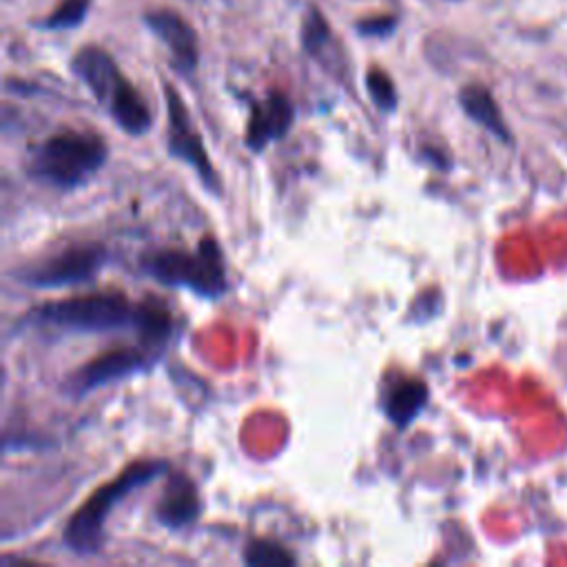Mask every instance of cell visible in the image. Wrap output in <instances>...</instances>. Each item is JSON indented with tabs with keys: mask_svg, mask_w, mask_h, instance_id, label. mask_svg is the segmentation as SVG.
Segmentation results:
<instances>
[{
	"mask_svg": "<svg viewBox=\"0 0 567 567\" xmlns=\"http://www.w3.org/2000/svg\"><path fill=\"white\" fill-rule=\"evenodd\" d=\"M106 264V248L95 241L71 244L51 252L18 272V279L29 288H66L93 281Z\"/></svg>",
	"mask_w": 567,
	"mask_h": 567,
	"instance_id": "8992f818",
	"label": "cell"
},
{
	"mask_svg": "<svg viewBox=\"0 0 567 567\" xmlns=\"http://www.w3.org/2000/svg\"><path fill=\"white\" fill-rule=\"evenodd\" d=\"M301 42H303V49L308 51V55H312L317 62H321L328 71H332L337 75L346 71L343 49L339 47V40L334 38L326 16L317 7H310L303 18Z\"/></svg>",
	"mask_w": 567,
	"mask_h": 567,
	"instance_id": "4fadbf2b",
	"label": "cell"
},
{
	"mask_svg": "<svg viewBox=\"0 0 567 567\" xmlns=\"http://www.w3.org/2000/svg\"><path fill=\"white\" fill-rule=\"evenodd\" d=\"M166 472H168V463L162 461V458L159 461L157 458H144V461H135V463L126 465L115 478L100 485L73 512V516L66 520V525L62 529L64 545L71 551L80 554V556L95 554L102 545L104 520L109 518L111 509L120 501H124L131 492L153 483L157 476H162Z\"/></svg>",
	"mask_w": 567,
	"mask_h": 567,
	"instance_id": "3957f363",
	"label": "cell"
},
{
	"mask_svg": "<svg viewBox=\"0 0 567 567\" xmlns=\"http://www.w3.org/2000/svg\"><path fill=\"white\" fill-rule=\"evenodd\" d=\"M427 396L430 390L421 379L399 377L383 390L381 410L392 425L403 430L423 412Z\"/></svg>",
	"mask_w": 567,
	"mask_h": 567,
	"instance_id": "7c38bea8",
	"label": "cell"
},
{
	"mask_svg": "<svg viewBox=\"0 0 567 567\" xmlns=\"http://www.w3.org/2000/svg\"><path fill=\"white\" fill-rule=\"evenodd\" d=\"M144 20H146V27L166 44L173 66L184 75H190L199 62L195 29L179 13L171 9L148 11Z\"/></svg>",
	"mask_w": 567,
	"mask_h": 567,
	"instance_id": "30bf717a",
	"label": "cell"
},
{
	"mask_svg": "<svg viewBox=\"0 0 567 567\" xmlns=\"http://www.w3.org/2000/svg\"><path fill=\"white\" fill-rule=\"evenodd\" d=\"M458 104L463 109V113L481 124L485 131H489L494 137H498L503 144L512 142V133L507 128V122L494 100V95L489 93L487 86L483 84H465L458 91Z\"/></svg>",
	"mask_w": 567,
	"mask_h": 567,
	"instance_id": "5bb4252c",
	"label": "cell"
},
{
	"mask_svg": "<svg viewBox=\"0 0 567 567\" xmlns=\"http://www.w3.org/2000/svg\"><path fill=\"white\" fill-rule=\"evenodd\" d=\"M157 350L148 346H124L102 352L100 357L86 361L82 368H78L69 381L64 383V390H69L73 396H84L106 383L120 381L128 374L148 370L153 361L157 359Z\"/></svg>",
	"mask_w": 567,
	"mask_h": 567,
	"instance_id": "ba28073f",
	"label": "cell"
},
{
	"mask_svg": "<svg viewBox=\"0 0 567 567\" xmlns=\"http://www.w3.org/2000/svg\"><path fill=\"white\" fill-rule=\"evenodd\" d=\"M71 69L124 133L140 137L151 128L153 115L146 100L122 75L115 60L104 49L95 44L82 47L73 55Z\"/></svg>",
	"mask_w": 567,
	"mask_h": 567,
	"instance_id": "7a4b0ae2",
	"label": "cell"
},
{
	"mask_svg": "<svg viewBox=\"0 0 567 567\" xmlns=\"http://www.w3.org/2000/svg\"><path fill=\"white\" fill-rule=\"evenodd\" d=\"M140 270L168 288H186L204 299H219L228 290L224 255L213 235H204L195 250L159 248L140 257Z\"/></svg>",
	"mask_w": 567,
	"mask_h": 567,
	"instance_id": "277c9868",
	"label": "cell"
},
{
	"mask_svg": "<svg viewBox=\"0 0 567 567\" xmlns=\"http://www.w3.org/2000/svg\"><path fill=\"white\" fill-rule=\"evenodd\" d=\"M109 157L106 142L91 131H60L40 142L29 157V175L49 186L71 190L95 175Z\"/></svg>",
	"mask_w": 567,
	"mask_h": 567,
	"instance_id": "5b68a950",
	"label": "cell"
},
{
	"mask_svg": "<svg viewBox=\"0 0 567 567\" xmlns=\"http://www.w3.org/2000/svg\"><path fill=\"white\" fill-rule=\"evenodd\" d=\"M295 120V106L281 91H270L264 100L250 104L246 124V146L261 153L270 142L281 140Z\"/></svg>",
	"mask_w": 567,
	"mask_h": 567,
	"instance_id": "9c48e42d",
	"label": "cell"
},
{
	"mask_svg": "<svg viewBox=\"0 0 567 567\" xmlns=\"http://www.w3.org/2000/svg\"><path fill=\"white\" fill-rule=\"evenodd\" d=\"M202 498L193 478L184 472H166L162 498L155 507V518L168 529H184L197 520Z\"/></svg>",
	"mask_w": 567,
	"mask_h": 567,
	"instance_id": "8fae6325",
	"label": "cell"
},
{
	"mask_svg": "<svg viewBox=\"0 0 567 567\" xmlns=\"http://www.w3.org/2000/svg\"><path fill=\"white\" fill-rule=\"evenodd\" d=\"M394 24H396V18L392 16H370V18H363L357 22V29L359 33L363 35H374V38H381V35H388L394 31Z\"/></svg>",
	"mask_w": 567,
	"mask_h": 567,
	"instance_id": "ac0fdd59",
	"label": "cell"
},
{
	"mask_svg": "<svg viewBox=\"0 0 567 567\" xmlns=\"http://www.w3.org/2000/svg\"><path fill=\"white\" fill-rule=\"evenodd\" d=\"M24 326H42L62 332L135 330L144 346L162 352L173 334V317L157 303H133L122 292L102 290L42 303L22 317Z\"/></svg>",
	"mask_w": 567,
	"mask_h": 567,
	"instance_id": "6da1fadb",
	"label": "cell"
},
{
	"mask_svg": "<svg viewBox=\"0 0 567 567\" xmlns=\"http://www.w3.org/2000/svg\"><path fill=\"white\" fill-rule=\"evenodd\" d=\"M365 89L381 113H392L399 104V93L392 78L381 66H370L365 73Z\"/></svg>",
	"mask_w": 567,
	"mask_h": 567,
	"instance_id": "2e32d148",
	"label": "cell"
},
{
	"mask_svg": "<svg viewBox=\"0 0 567 567\" xmlns=\"http://www.w3.org/2000/svg\"><path fill=\"white\" fill-rule=\"evenodd\" d=\"M164 97H166V115H168V153L175 159H182L184 164H188L197 173L202 186L208 193L219 195L221 179L208 159L202 135L193 126L190 113H188L182 95L177 93V89L173 84L166 82Z\"/></svg>",
	"mask_w": 567,
	"mask_h": 567,
	"instance_id": "52a82bcc",
	"label": "cell"
},
{
	"mask_svg": "<svg viewBox=\"0 0 567 567\" xmlns=\"http://www.w3.org/2000/svg\"><path fill=\"white\" fill-rule=\"evenodd\" d=\"M89 4H91V0H60L55 11H51L40 22V27L42 29H71V27H78L84 20V16H86Z\"/></svg>",
	"mask_w": 567,
	"mask_h": 567,
	"instance_id": "e0dca14e",
	"label": "cell"
},
{
	"mask_svg": "<svg viewBox=\"0 0 567 567\" xmlns=\"http://www.w3.org/2000/svg\"><path fill=\"white\" fill-rule=\"evenodd\" d=\"M244 563L250 567H268V565H295L297 558L279 543L268 538H255L244 547Z\"/></svg>",
	"mask_w": 567,
	"mask_h": 567,
	"instance_id": "9a60e30c",
	"label": "cell"
}]
</instances>
